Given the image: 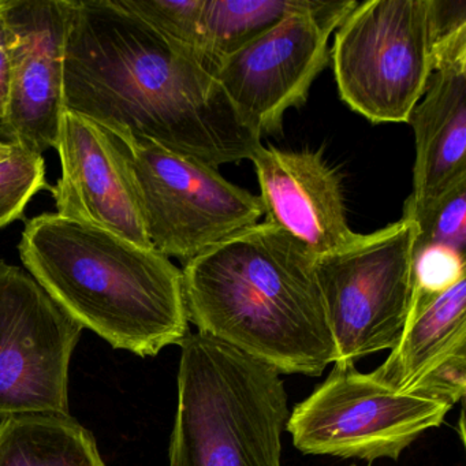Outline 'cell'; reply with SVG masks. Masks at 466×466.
Wrapping results in <instances>:
<instances>
[{
    "label": "cell",
    "instance_id": "6da1fadb",
    "mask_svg": "<svg viewBox=\"0 0 466 466\" xmlns=\"http://www.w3.org/2000/svg\"><path fill=\"white\" fill-rule=\"evenodd\" d=\"M66 7L65 110L215 168L263 147L215 76L116 0Z\"/></svg>",
    "mask_w": 466,
    "mask_h": 466
},
{
    "label": "cell",
    "instance_id": "7a4b0ae2",
    "mask_svg": "<svg viewBox=\"0 0 466 466\" xmlns=\"http://www.w3.org/2000/svg\"><path fill=\"white\" fill-rule=\"evenodd\" d=\"M315 261L278 226L245 228L185 263L187 320L280 375H321L337 349Z\"/></svg>",
    "mask_w": 466,
    "mask_h": 466
},
{
    "label": "cell",
    "instance_id": "3957f363",
    "mask_svg": "<svg viewBox=\"0 0 466 466\" xmlns=\"http://www.w3.org/2000/svg\"><path fill=\"white\" fill-rule=\"evenodd\" d=\"M18 252L64 310L113 348L152 357L189 334L182 269L157 250L47 212L26 220Z\"/></svg>",
    "mask_w": 466,
    "mask_h": 466
},
{
    "label": "cell",
    "instance_id": "277c9868",
    "mask_svg": "<svg viewBox=\"0 0 466 466\" xmlns=\"http://www.w3.org/2000/svg\"><path fill=\"white\" fill-rule=\"evenodd\" d=\"M179 346L170 466H282L290 413L280 373L200 332Z\"/></svg>",
    "mask_w": 466,
    "mask_h": 466
},
{
    "label": "cell",
    "instance_id": "5b68a950",
    "mask_svg": "<svg viewBox=\"0 0 466 466\" xmlns=\"http://www.w3.org/2000/svg\"><path fill=\"white\" fill-rule=\"evenodd\" d=\"M107 133L129 170L149 241L166 258L187 263L263 217L260 198L217 168L125 130Z\"/></svg>",
    "mask_w": 466,
    "mask_h": 466
},
{
    "label": "cell",
    "instance_id": "8992f818",
    "mask_svg": "<svg viewBox=\"0 0 466 466\" xmlns=\"http://www.w3.org/2000/svg\"><path fill=\"white\" fill-rule=\"evenodd\" d=\"M343 102L372 124L408 122L432 75L430 0H370L342 21L331 51Z\"/></svg>",
    "mask_w": 466,
    "mask_h": 466
},
{
    "label": "cell",
    "instance_id": "52a82bcc",
    "mask_svg": "<svg viewBox=\"0 0 466 466\" xmlns=\"http://www.w3.org/2000/svg\"><path fill=\"white\" fill-rule=\"evenodd\" d=\"M416 236V223L402 217L362 234L348 249L316 258L335 362H356L397 346L413 299Z\"/></svg>",
    "mask_w": 466,
    "mask_h": 466
},
{
    "label": "cell",
    "instance_id": "ba28073f",
    "mask_svg": "<svg viewBox=\"0 0 466 466\" xmlns=\"http://www.w3.org/2000/svg\"><path fill=\"white\" fill-rule=\"evenodd\" d=\"M451 406L413 391H395L334 362L331 373L294 408L286 430L304 454L398 460L419 436L444 421Z\"/></svg>",
    "mask_w": 466,
    "mask_h": 466
},
{
    "label": "cell",
    "instance_id": "9c48e42d",
    "mask_svg": "<svg viewBox=\"0 0 466 466\" xmlns=\"http://www.w3.org/2000/svg\"><path fill=\"white\" fill-rule=\"evenodd\" d=\"M357 5L305 0L301 9L220 61L215 78L256 135L279 133L286 111L307 102L329 64V36Z\"/></svg>",
    "mask_w": 466,
    "mask_h": 466
},
{
    "label": "cell",
    "instance_id": "30bf717a",
    "mask_svg": "<svg viewBox=\"0 0 466 466\" xmlns=\"http://www.w3.org/2000/svg\"><path fill=\"white\" fill-rule=\"evenodd\" d=\"M21 267L0 260V421L69 416V367L83 332Z\"/></svg>",
    "mask_w": 466,
    "mask_h": 466
},
{
    "label": "cell",
    "instance_id": "8fae6325",
    "mask_svg": "<svg viewBox=\"0 0 466 466\" xmlns=\"http://www.w3.org/2000/svg\"><path fill=\"white\" fill-rule=\"evenodd\" d=\"M12 84L0 141L43 155L64 113L66 0H4Z\"/></svg>",
    "mask_w": 466,
    "mask_h": 466
},
{
    "label": "cell",
    "instance_id": "7c38bea8",
    "mask_svg": "<svg viewBox=\"0 0 466 466\" xmlns=\"http://www.w3.org/2000/svg\"><path fill=\"white\" fill-rule=\"evenodd\" d=\"M56 149L62 170L53 187L56 214L154 249L129 170L111 136L64 110Z\"/></svg>",
    "mask_w": 466,
    "mask_h": 466
},
{
    "label": "cell",
    "instance_id": "4fadbf2b",
    "mask_svg": "<svg viewBox=\"0 0 466 466\" xmlns=\"http://www.w3.org/2000/svg\"><path fill=\"white\" fill-rule=\"evenodd\" d=\"M252 162L266 222L288 231L316 258L361 239L349 226L339 174L320 152L261 147Z\"/></svg>",
    "mask_w": 466,
    "mask_h": 466
},
{
    "label": "cell",
    "instance_id": "5bb4252c",
    "mask_svg": "<svg viewBox=\"0 0 466 466\" xmlns=\"http://www.w3.org/2000/svg\"><path fill=\"white\" fill-rule=\"evenodd\" d=\"M420 100L408 119L416 138L410 208L466 181V62L433 70Z\"/></svg>",
    "mask_w": 466,
    "mask_h": 466
},
{
    "label": "cell",
    "instance_id": "9a60e30c",
    "mask_svg": "<svg viewBox=\"0 0 466 466\" xmlns=\"http://www.w3.org/2000/svg\"><path fill=\"white\" fill-rule=\"evenodd\" d=\"M462 348H466V278L441 293L413 291L397 346L370 376L395 391H408L431 365Z\"/></svg>",
    "mask_w": 466,
    "mask_h": 466
},
{
    "label": "cell",
    "instance_id": "2e32d148",
    "mask_svg": "<svg viewBox=\"0 0 466 466\" xmlns=\"http://www.w3.org/2000/svg\"><path fill=\"white\" fill-rule=\"evenodd\" d=\"M0 466H105L94 436L72 416L0 421Z\"/></svg>",
    "mask_w": 466,
    "mask_h": 466
},
{
    "label": "cell",
    "instance_id": "e0dca14e",
    "mask_svg": "<svg viewBox=\"0 0 466 466\" xmlns=\"http://www.w3.org/2000/svg\"><path fill=\"white\" fill-rule=\"evenodd\" d=\"M305 0H204L201 53L215 76L220 61L266 34Z\"/></svg>",
    "mask_w": 466,
    "mask_h": 466
},
{
    "label": "cell",
    "instance_id": "ac0fdd59",
    "mask_svg": "<svg viewBox=\"0 0 466 466\" xmlns=\"http://www.w3.org/2000/svg\"><path fill=\"white\" fill-rule=\"evenodd\" d=\"M402 217L417 226L414 252L444 247L465 255L466 181L460 182L424 206L403 208Z\"/></svg>",
    "mask_w": 466,
    "mask_h": 466
},
{
    "label": "cell",
    "instance_id": "d6986e66",
    "mask_svg": "<svg viewBox=\"0 0 466 466\" xmlns=\"http://www.w3.org/2000/svg\"><path fill=\"white\" fill-rule=\"evenodd\" d=\"M122 9L148 24L177 47L189 53L207 70L201 53L204 0H116ZM209 72V70H208Z\"/></svg>",
    "mask_w": 466,
    "mask_h": 466
},
{
    "label": "cell",
    "instance_id": "ffe728a7",
    "mask_svg": "<svg viewBox=\"0 0 466 466\" xmlns=\"http://www.w3.org/2000/svg\"><path fill=\"white\" fill-rule=\"evenodd\" d=\"M12 151L0 157V230L24 217L29 201L42 192L53 193L43 155L10 144Z\"/></svg>",
    "mask_w": 466,
    "mask_h": 466
},
{
    "label": "cell",
    "instance_id": "44dd1931",
    "mask_svg": "<svg viewBox=\"0 0 466 466\" xmlns=\"http://www.w3.org/2000/svg\"><path fill=\"white\" fill-rule=\"evenodd\" d=\"M433 70L466 62L465 0H430Z\"/></svg>",
    "mask_w": 466,
    "mask_h": 466
},
{
    "label": "cell",
    "instance_id": "7402d4cb",
    "mask_svg": "<svg viewBox=\"0 0 466 466\" xmlns=\"http://www.w3.org/2000/svg\"><path fill=\"white\" fill-rule=\"evenodd\" d=\"M414 290L441 293L466 278L465 255L444 247L414 252Z\"/></svg>",
    "mask_w": 466,
    "mask_h": 466
},
{
    "label": "cell",
    "instance_id": "603a6c76",
    "mask_svg": "<svg viewBox=\"0 0 466 466\" xmlns=\"http://www.w3.org/2000/svg\"><path fill=\"white\" fill-rule=\"evenodd\" d=\"M452 406L465 398L466 348L458 349L431 365L408 390Z\"/></svg>",
    "mask_w": 466,
    "mask_h": 466
},
{
    "label": "cell",
    "instance_id": "cb8c5ba5",
    "mask_svg": "<svg viewBox=\"0 0 466 466\" xmlns=\"http://www.w3.org/2000/svg\"><path fill=\"white\" fill-rule=\"evenodd\" d=\"M12 84V61H10L9 37L4 15V0H0V127L6 118Z\"/></svg>",
    "mask_w": 466,
    "mask_h": 466
},
{
    "label": "cell",
    "instance_id": "d4e9b609",
    "mask_svg": "<svg viewBox=\"0 0 466 466\" xmlns=\"http://www.w3.org/2000/svg\"><path fill=\"white\" fill-rule=\"evenodd\" d=\"M12 151V146L10 144L4 143V141H0V157H7Z\"/></svg>",
    "mask_w": 466,
    "mask_h": 466
},
{
    "label": "cell",
    "instance_id": "484cf974",
    "mask_svg": "<svg viewBox=\"0 0 466 466\" xmlns=\"http://www.w3.org/2000/svg\"><path fill=\"white\" fill-rule=\"evenodd\" d=\"M465 417H463V409L462 411H461V417H460V435L461 439H462V441H465Z\"/></svg>",
    "mask_w": 466,
    "mask_h": 466
}]
</instances>
